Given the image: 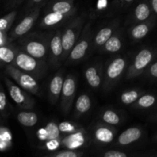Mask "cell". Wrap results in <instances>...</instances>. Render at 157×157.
Instances as JSON below:
<instances>
[{"label": "cell", "instance_id": "4fadbf2b", "mask_svg": "<svg viewBox=\"0 0 157 157\" xmlns=\"http://www.w3.org/2000/svg\"><path fill=\"white\" fill-rule=\"evenodd\" d=\"M118 25H119V22L116 21V22L113 23V24L110 25L106 26V27L101 29L97 33L94 40V47L100 48L104 45L107 42V40L116 32V29H117Z\"/></svg>", "mask_w": 157, "mask_h": 157}, {"label": "cell", "instance_id": "60d3db41", "mask_svg": "<svg viewBox=\"0 0 157 157\" xmlns=\"http://www.w3.org/2000/svg\"><path fill=\"white\" fill-rule=\"evenodd\" d=\"M42 1H44V0H30L29 2V7H31V6H32L35 4H38V3L41 2Z\"/></svg>", "mask_w": 157, "mask_h": 157}, {"label": "cell", "instance_id": "f1b7e54d", "mask_svg": "<svg viewBox=\"0 0 157 157\" xmlns=\"http://www.w3.org/2000/svg\"><path fill=\"white\" fill-rule=\"evenodd\" d=\"M45 129L48 133V140H59L60 130L59 126L57 125L55 122H49L45 126Z\"/></svg>", "mask_w": 157, "mask_h": 157}, {"label": "cell", "instance_id": "ba28073f", "mask_svg": "<svg viewBox=\"0 0 157 157\" xmlns=\"http://www.w3.org/2000/svg\"><path fill=\"white\" fill-rule=\"evenodd\" d=\"M76 93V78L73 75H68L64 81L61 94V107L62 112L67 115L71 110Z\"/></svg>", "mask_w": 157, "mask_h": 157}, {"label": "cell", "instance_id": "e0dca14e", "mask_svg": "<svg viewBox=\"0 0 157 157\" xmlns=\"http://www.w3.org/2000/svg\"><path fill=\"white\" fill-rule=\"evenodd\" d=\"M114 130L106 125L98 126L94 131L95 140L102 144L111 143L114 139Z\"/></svg>", "mask_w": 157, "mask_h": 157}, {"label": "cell", "instance_id": "7402d4cb", "mask_svg": "<svg viewBox=\"0 0 157 157\" xmlns=\"http://www.w3.org/2000/svg\"><path fill=\"white\" fill-rule=\"evenodd\" d=\"M91 107V100L87 94H81L78 98L75 104L76 114L78 116L86 113Z\"/></svg>", "mask_w": 157, "mask_h": 157}, {"label": "cell", "instance_id": "1f68e13d", "mask_svg": "<svg viewBox=\"0 0 157 157\" xmlns=\"http://www.w3.org/2000/svg\"><path fill=\"white\" fill-rule=\"evenodd\" d=\"M83 154H84V153H81V152H77L71 150H67L57 152V153H52V154L49 155V156L52 157H80L83 156Z\"/></svg>", "mask_w": 157, "mask_h": 157}, {"label": "cell", "instance_id": "7c38bea8", "mask_svg": "<svg viewBox=\"0 0 157 157\" xmlns=\"http://www.w3.org/2000/svg\"><path fill=\"white\" fill-rule=\"evenodd\" d=\"M64 75L63 71L57 73L51 80L49 84V100L52 104L58 102L62 91L63 84H64Z\"/></svg>", "mask_w": 157, "mask_h": 157}, {"label": "cell", "instance_id": "484cf974", "mask_svg": "<svg viewBox=\"0 0 157 157\" xmlns=\"http://www.w3.org/2000/svg\"><path fill=\"white\" fill-rule=\"evenodd\" d=\"M150 15V7L146 3H140L136 7L134 11V17L136 21H143L147 20Z\"/></svg>", "mask_w": 157, "mask_h": 157}, {"label": "cell", "instance_id": "e575fe53", "mask_svg": "<svg viewBox=\"0 0 157 157\" xmlns=\"http://www.w3.org/2000/svg\"><path fill=\"white\" fill-rule=\"evenodd\" d=\"M103 156L104 157H127V154L118 150H108Z\"/></svg>", "mask_w": 157, "mask_h": 157}, {"label": "cell", "instance_id": "7a4b0ae2", "mask_svg": "<svg viewBox=\"0 0 157 157\" xmlns=\"http://www.w3.org/2000/svg\"><path fill=\"white\" fill-rule=\"evenodd\" d=\"M12 64L32 76L41 77L45 72L46 66L44 61L34 58L25 51L18 49H17L15 58Z\"/></svg>", "mask_w": 157, "mask_h": 157}, {"label": "cell", "instance_id": "5bb4252c", "mask_svg": "<svg viewBox=\"0 0 157 157\" xmlns=\"http://www.w3.org/2000/svg\"><path fill=\"white\" fill-rule=\"evenodd\" d=\"M50 11L71 16L75 12L74 0H55L51 5Z\"/></svg>", "mask_w": 157, "mask_h": 157}, {"label": "cell", "instance_id": "52a82bcc", "mask_svg": "<svg viewBox=\"0 0 157 157\" xmlns=\"http://www.w3.org/2000/svg\"><path fill=\"white\" fill-rule=\"evenodd\" d=\"M90 24H87L84 29H83L79 39L75 44L68 55L69 63L79 61L84 58L87 54V50L90 44Z\"/></svg>", "mask_w": 157, "mask_h": 157}, {"label": "cell", "instance_id": "f546056e", "mask_svg": "<svg viewBox=\"0 0 157 157\" xmlns=\"http://www.w3.org/2000/svg\"><path fill=\"white\" fill-rule=\"evenodd\" d=\"M156 101L154 96L150 94H146L138 98L136 101V107L140 108H148L153 106Z\"/></svg>", "mask_w": 157, "mask_h": 157}, {"label": "cell", "instance_id": "9c48e42d", "mask_svg": "<svg viewBox=\"0 0 157 157\" xmlns=\"http://www.w3.org/2000/svg\"><path fill=\"white\" fill-rule=\"evenodd\" d=\"M20 43L22 46L23 50L26 53L40 61H44V60L45 59L48 53V44L45 40L28 37L24 39H21Z\"/></svg>", "mask_w": 157, "mask_h": 157}, {"label": "cell", "instance_id": "603a6c76", "mask_svg": "<svg viewBox=\"0 0 157 157\" xmlns=\"http://www.w3.org/2000/svg\"><path fill=\"white\" fill-rule=\"evenodd\" d=\"M62 144L69 149H77L84 144V136L81 133H71V135L64 138Z\"/></svg>", "mask_w": 157, "mask_h": 157}, {"label": "cell", "instance_id": "83f0119b", "mask_svg": "<svg viewBox=\"0 0 157 157\" xmlns=\"http://www.w3.org/2000/svg\"><path fill=\"white\" fill-rule=\"evenodd\" d=\"M140 97V92L136 90H130L124 92L121 95V101L124 104H131L136 102Z\"/></svg>", "mask_w": 157, "mask_h": 157}, {"label": "cell", "instance_id": "277c9868", "mask_svg": "<svg viewBox=\"0 0 157 157\" xmlns=\"http://www.w3.org/2000/svg\"><path fill=\"white\" fill-rule=\"evenodd\" d=\"M4 81L11 98L18 107L24 110L33 108L35 106V100L27 93L28 91L21 88L18 84L12 82L7 77H5Z\"/></svg>", "mask_w": 157, "mask_h": 157}, {"label": "cell", "instance_id": "d6a6232c", "mask_svg": "<svg viewBox=\"0 0 157 157\" xmlns=\"http://www.w3.org/2000/svg\"><path fill=\"white\" fill-rule=\"evenodd\" d=\"M59 129L61 132L62 133H76V127L75 125L72 124H70L68 122H62L59 124Z\"/></svg>", "mask_w": 157, "mask_h": 157}, {"label": "cell", "instance_id": "d4e9b609", "mask_svg": "<svg viewBox=\"0 0 157 157\" xmlns=\"http://www.w3.org/2000/svg\"><path fill=\"white\" fill-rule=\"evenodd\" d=\"M17 15V11L14 10L0 18V30L9 32Z\"/></svg>", "mask_w": 157, "mask_h": 157}, {"label": "cell", "instance_id": "b9f144b4", "mask_svg": "<svg viewBox=\"0 0 157 157\" xmlns=\"http://www.w3.org/2000/svg\"><path fill=\"white\" fill-rule=\"evenodd\" d=\"M152 6H153V10L157 13V0H152L151 2Z\"/></svg>", "mask_w": 157, "mask_h": 157}, {"label": "cell", "instance_id": "cb8c5ba5", "mask_svg": "<svg viewBox=\"0 0 157 157\" xmlns=\"http://www.w3.org/2000/svg\"><path fill=\"white\" fill-rule=\"evenodd\" d=\"M150 27L146 23L136 25L133 26L130 30V36L133 40H140L146 36L148 34Z\"/></svg>", "mask_w": 157, "mask_h": 157}, {"label": "cell", "instance_id": "ac0fdd59", "mask_svg": "<svg viewBox=\"0 0 157 157\" xmlns=\"http://www.w3.org/2000/svg\"><path fill=\"white\" fill-rule=\"evenodd\" d=\"M69 16L59 12H49L48 13L44 15L42 18L40 25L42 28H52L54 26L58 25L61 22H62L64 19L68 18Z\"/></svg>", "mask_w": 157, "mask_h": 157}, {"label": "cell", "instance_id": "8fae6325", "mask_svg": "<svg viewBox=\"0 0 157 157\" xmlns=\"http://www.w3.org/2000/svg\"><path fill=\"white\" fill-rule=\"evenodd\" d=\"M62 32L60 30L57 31L50 39L49 43V57L53 67H57L58 64L63 61V45L61 40Z\"/></svg>", "mask_w": 157, "mask_h": 157}, {"label": "cell", "instance_id": "836d02e7", "mask_svg": "<svg viewBox=\"0 0 157 157\" xmlns=\"http://www.w3.org/2000/svg\"><path fill=\"white\" fill-rule=\"evenodd\" d=\"M12 134L10 131L6 127H0V140L11 141Z\"/></svg>", "mask_w": 157, "mask_h": 157}, {"label": "cell", "instance_id": "ee69618b", "mask_svg": "<svg viewBox=\"0 0 157 157\" xmlns=\"http://www.w3.org/2000/svg\"><path fill=\"white\" fill-rule=\"evenodd\" d=\"M0 64H2V62H1V61H0Z\"/></svg>", "mask_w": 157, "mask_h": 157}, {"label": "cell", "instance_id": "d590c367", "mask_svg": "<svg viewBox=\"0 0 157 157\" xmlns=\"http://www.w3.org/2000/svg\"><path fill=\"white\" fill-rule=\"evenodd\" d=\"M60 143H61L60 140H48L47 144H46V147H47L48 150L53 151V150H55L59 147Z\"/></svg>", "mask_w": 157, "mask_h": 157}, {"label": "cell", "instance_id": "ab89813d", "mask_svg": "<svg viewBox=\"0 0 157 157\" xmlns=\"http://www.w3.org/2000/svg\"><path fill=\"white\" fill-rule=\"evenodd\" d=\"M150 73L153 77L157 78V62L154 63L150 68Z\"/></svg>", "mask_w": 157, "mask_h": 157}, {"label": "cell", "instance_id": "ffe728a7", "mask_svg": "<svg viewBox=\"0 0 157 157\" xmlns=\"http://www.w3.org/2000/svg\"><path fill=\"white\" fill-rule=\"evenodd\" d=\"M17 48H14L10 43L6 45L0 46V61L7 64H12L16 55Z\"/></svg>", "mask_w": 157, "mask_h": 157}, {"label": "cell", "instance_id": "7bdbcfd3", "mask_svg": "<svg viewBox=\"0 0 157 157\" xmlns=\"http://www.w3.org/2000/svg\"><path fill=\"white\" fill-rule=\"evenodd\" d=\"M133 0H121V2L123 4H126V5H129L130 3H131Z\"/></svg>", "mask_w": 157, "mask_h": 157}, {"label": "cell", "instance_id": "3957f363", "mask_svg": "<svg viewBox=\"0 0 157 157\" xmlns=\"http://www.w3.org/2000/svg\"><path fill=\"white\" fill-rule=\"evenodd\" d=\"M6 72L10 78L16 82L18 86L26 91L38 95L40 93V87L38 82L32 75L22 71L12 64H7L6 67Z\"/></svg>", "mask_w": 157, "mask_h": 157}, {"label": "cell", "instance_id": "8d00e7d4", "mask_svg": "<svg viewBox=\"0 0 157 157\" xmlns=\"http://www.w3.org/2000/svg\"><path fill=\"white\" fill-rule=\"evenodd\" d=\"M10 43L9 39V35L7 32L0 30V46L6 45Z\"/></svg>", "mask_w": 157, "mask_h": 157}, {"label": "cell", "instance_id": "4316f807", "mask_svg": "<svg viewBox=\"0 0 157 157\" xmlns=\"http://www.w3.org/2000/svg\"><path fill=\"white\" fill-rule=\"evenodd\" d=\"M102 121L108 125L116 126L121 123V117L117 112L112 110H107L102 113Z\"/></svg>", "mask_w": 157, "mask_h": 157}, {"label": "cell", "instance_id": "30bf717a", "mask_svg": "<svg viewBox=\"0 0 157 157\" xmlns=\"http://www.w3.org/2000/svg\"><path fill=\"white\" fill-rule=\"evenodd\" d=\"M153 59V53L149 49H143L138 52L127 74V78H136L150 64Z\"/></svg>", "mask_w": 157, "mask_h": 157}, {"label": "cell", "instance_id": "8992f818", "mask_svg": "<svg viewBox=\"0 0 157 157\" xmlns=\"http://www.w3.org/2000/svg\"><path fill=\"white\" fill-rule=\"evenodd\" d=\"M41 6L35 8L33 11L29 12L21 21L11 31L9 34V39L10 42L25 35L33 27L34 24L37 21L40 15Z\"/></svg>", "mask_w": 157, "mask_h": 157}, {"label": "cell", "instance_id": "2e32d148", "mask_svg": "<svg viewBox=\"0 0 157 157\" xmlns=\"http://www.w3.org/2000/svg\"><path fill=\"white\" fill-rule=\"evenodd\" d=\"M142 136V131L138 127H131L124 130L118 137V144L127 146L137 141Z\"/></svg>", "mask_w": 157, "mask_h": 157}, {"label": "cell", "instance_id": "6da1fadb", "mask_svg": "<svg viewBox=\"0 0 157 157\" xmlns=\"http://www.w3.org/2000/svg\"><path fill=\"white\" fill-rule=\"evenodd\" d=\"M84 25V16L81 15L74 18L71 21H70L62 32L61 40H62L63 50H64L63 60L67 58L71 49L79 39L83 31Z\"/></svg>", "mask_w": 157, "mask_h": 157}, {"label": "cell", "instance_id": "d6986e66", "mask_svg": "<svg viewBox=\"0 0 157 157\" xmlns=\"http://www.w3.org/2000/svg\"><path fill=\"white\" fill-rule=\"evenodd\" d=\"M122 46L121 35H120L119 32H115V33L103 45V51L107 53H116L122 48Z\"/></svg>", "mask_w": 157, "mask_h": 157}, {"label": "cell", "instance_id": "f35d334b", "mask_svg": "<svg viewBox=\"0 0 157 157\" xmlns=\"http://www.w3.org/2000/svg\"><path fill=\"white\" fill-rule=\"evenodd\" d=\"M23 0H8V2L6 4L7 6V9H10L12 8H15L18 5H19L20 2H21Z\"/></svg>", "mask_w": 157, "mask_h": 157}, {"label": "cell", "instance_id": "9a60e30c", "mask_svg": "<svg viewBox=\"0 0 157 157\" xmlns=\"http://www.w3.org/2000/svg\"><path fill=\"white\" fill-rule=\"evenodd\" d=\"M84 76L89 85L92 88L97 89L101 86L102 82L101 68L98 65H91L86 69Z\"/></svg>", "mask_w": 157, "mask_h": 157}, {"label": "cell", "instance_id": "74e56055", "mask_svg": "<svg viewBox=\"0 0 157 157\" xmlns=\"http://www.w3.org/2000/svg\"><path fill=\"white\" fill-rule=\"evenodd\" d=\"M37 135H38V137L41 140H48V133L47 130H46L45 127L44 128H41L38 130V133H37Z\"/></svg>", "mask_w": 157, "mask_h": 157}, {"label": "cell", "instance_id": "4dcf8cb0", "mask_svg": "<svg viewBox=\"0 0 157 157\" xmlns=\"http://www.w3.org/2000/svg\"><path fill=\"white\" fill-rule=\"evenodd\" d=\"M0 113L3 116H6L8 113L7 98L1 85H0Z\"/></svg>", "mask_w": 157, "mask_h": 157}, {"label": "cell", "instance_id": "5b68a950", "mask_svg": "<svg viewBox=\"0 0 157 157\" xmlns=\"http://www.w3.org/2000/svg\"><path fill=\"white\" fill-rule=\"evenodd\" d=\"M127 61L125 58L117 57L110 61L107 65L104 75V87L109 90L121 78L127 67Z\"/></svg>", "mask_w": 157, "mask_h": 157}, {"label": "cell", "instance_id": "44dd1931", "mask_svg": "<svg viewBox=\"0 0 157 157\" xmlns=\"http://www.w3.org/2000/svg\"><path fill=\"white\" fill-rule=\"evenodd\" d=\"M18 123L24 127H31L38 123V115L32 111H21L17 115Z\"/></svg>", "mask_w": 157, "mask_h": 157}]
</instances>
